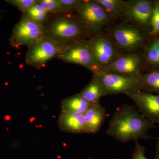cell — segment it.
I'll return each instance as SVG.
<instances>
[{"instance_id":"3957f363","label":"cell","mask_w":159,"mask_h":159,"mask_svg":"<svg viewBox=\"0 0 159 159\" xmlns=\"http://www.w3.org/2000/svg\"><path fill=\"white\" fill-rule=\"evenodd\" d=\"M76 15L88 35L100 32L110 21L112 18L96 0L82 1L76 10Z\"/></svg>"},{"instance_id":"4fadbf2b","label":"cell","mask_w":159,"mask_h":159,"mask_svg":"<svg viewBox=\"0 0 159 159\" xmlns=\"http://www.w3.org/2000/svg\"><path fill=\"white\" fill-rule=\"evenodd\" d=\"M60 128L71 133H86L84 114L74 112L62 111L59 118Z\"/></svg>"},{"instance_id":"9a60e30c","label":"cell","mask_w":159,"mask_h":159,"mask_svg":"<svg viewBox=\"0 0 159 159\" xmlns=\"http://www.w3.org/2000/svg\"><path fill=\"white\" fill-rule=\"evenodd\" d=\"M150 37L144 48V62L155 70L159 69V35Z\"/></svg>"},{"instance_id":"5bb4252c","label":"cell","mask_w":159,"mask_h":159,"mask_svg":"<svg viewBox=\"0 0 159 159\" xmlns=\"http://www.w3.org/2000/svg\"><path fill=\"white\" fill-rule=\"evenodd\" d=\"M106 115V109L100 104L91 106L84 114L86 133H97L105 120Z\"/></svg>"},{"instance_id":"9c48e42d","label":"cell","mask_w":159,"mask_h":159,"mask_svg":"<svg viewBox=\"0 0 159 159\" xmlns=\"http://www.w3.org/2000/svg\"><path fill=\"white\" fill-rule=\"evenodd\" d=\"M57 58L65 62L82 66L93 74L99 70L89 40H80L68 46Z\"/></svg>"},{"instance_id":"30bf717a","label":"cell","mask_w":159,"mask_h":159,"mask_svg":"<svg viewBox=\"0 0 159 159\" xmlns=\"http://www.w3.org/2000/svg\"><path fill=\"white\" fill-rule=\"evenodd\" d=\"M154 1L130 0L125 1L124 17L129 22L144 30H151L150 20Z\"/></svg>"},{"instance_id":"44dd1931","label":"cell","mask_w":159,"mask_h":159,"mask_svg":"<svg viewBox=\"0 0 159 159\" xmlns=\"http://www.w3.org/2000/svg\"><path fill=\"white\" fill-rule=\"evenodd\" d=\"M151 30L148 33L150 36L159 35V0L154 1L150 20Z\"/></svg>"},{"instance_id":"2e32d148","label":"cell","mask_w":159,"mask_h":159,"mask_svg":"<svg viewBox=\"0 0 159 159\" xmlns=\"http://www.w3.org/2000/svg\"><path fill=\"white\" fill-rule=\"evenodd\" d=\"M92 105L83 97L80 93L66 98L61 102L62 111L82 114H84Z\"/></svg>"},{"instance_id":"8992f818","label":"cell","mask_w":159,"mask_h":159,"mask_svg":"<svg viewBox=\"0 0 159 159\" xmlns=\"http://www.w3.org/2000/svg\"><path fill=\"white\" fill-rule=\"evenodd\" d=\"M28 48L25 58L26 64L39 69L49 61L57 57L66 47L44 35Z\"/></svg>"},{"instance_id":"7c38bea8","label":"cell","mask_w":159,"mask_h":159,"mask_svg":"<svg viewBox=\"0 0 159 159\" xmlns=\"http://www.w3.org/2000/svg\"><path fill=\"white\" fill-rule=\"evenodd\" d=\"M142 116L152 123H159V95L139 91L127 94Z\"/></svg>"},{"instance_id":"603a6c76","label":"cell","mask_w":159,"mask_h":159,"mask_svg":"<svg viewBox=\"0 0 159 159\" xmlns=\"http://www.w3.org/2000/svg\"><path fill=\"white\" fill-rule=\"evenodd\" d=\"M6 2L24 13L27 9L36 4L38 0H10Z\"/></svg>"},{"instance_id":"4316f807","label":"cell","mask_w":159,"mask_h":159,"mask_svg":"<svg viewBox=\"0 0 159 159\" xmlns=\"http://www.w3.org/2000/svg\"></svg>"},{"instance_id":"d4e9b609","label":"cell","mask_w":159,"mask_h":159,"mask_svg":"<svg viewBox=\"0 0 159 159\" xmlns=\"http://www.w3.org/2000/svg\"><path fill=\"white\" fill-rule=\"evenodd\" d=\"M134 150L131 159H147L145 155V148L143 147L136 140Z\"/></svg>"},{"instance_id":"5b68a950","label":"cell","mask_w":159,"mask_h":159,"mask_svg":"<svg viewBox=\"0 0 159 159\" xmlns=\"http://www.w3.org/2000/svg\"><path fill=\"white\" fill-rule=\"evenodd\" d=\"M103 89L104 96L118 94L125 95L142 91L141 80L139 78L99 70L93 74Z\"/></svg>"},{"instance_id":"ba28073f","label":"cell","mask_w":159,"mask_h":159,"mask_svg":"<svg viewBox=\"0 0 159 159\" xmlns=\"http://www.w3.org/2000/svg\"><path fill=\"white\" fill-rule=\"evenodd\" d=\"M89 40L99 70L108 66L119 55V49L109 34L99 32Z\"/></svg>"},{"instance_id":"ac0fdd59","label":"cell","mask_w":159,"mask_h":159,"mask_svg":"<svg viewBox=\"0 0 159 159\" xmlns=\"http://www.w3.org/2000/svg\"><path fill=\"white\" fill-rule=\"evenodd\" d=\"M140 80L142 91L159 95V69L142 74Z\"/></svg>"},{"instance_id":"ffe728a7","label":"cell","mask_w":159,"mask_h":159,"mask_svg":"<svg viewBox=\"0 0 159 159\" xmlns=\"http://www.w3.org/2000/svg\"><path fill=\"white\" fill-rule=\"evenodd\" d=\"M23 13L38 24L44 25L48 19V12L37 2Z\"/></svg>"},{"instance_id":"277c9868","label":"cell","mask_w":159,"mask_h":159,"mask_svg":"<svg viewBox=\"0 0 159 159\" xmlns=\"http://www.w3.org/2000/svg\"><path fill=\"white\" fill-rule=\"evenodd\" d=\"M109 34L118 49L126 52H133L145 48L148 40L145 31L131 23L118 25Z\"/></svg>"},{"instance_id":"7a4b0ae2","label":"cell","mask_w":159,"mask_h":159,"mask_svg":"<svg viewBox=\"0 0 159 159\" xmlns=\"http://www.w3.org/2000/svg\"><path fill=\"white\" fill-rule=\"evenodd\" d=\"M44 27L45 36L66 47L88 35L77 16L66 13L54 19Z\"/></svg>"},{"instance_id":"d6986e66","label":"cell","mask_w":159,"mask_h":159,"mask_svg":"<svg viewBox=\"0 0 159 159\" xmlns=\"http://www.w3.org/2000/svg\"><path fill=\"white\" fill-rule=\"evenodd\" d=\"M112 18L124 16L125 1L121 0H96Z\"/></svg>"},{"instance_id":"484cf974","label":"cell","mask_w":159,"mask_h":159,"mask_svg":"<svg viewBox=\"0 0 159 159\" xmlns=\"http://www.w3.org/2000/svg\"><path fill=\"white\" fill-rule=\"evenodd\" d=\"M154 159H159V138L157 142L156 148L155 157Z\"/></svg>"},{"instance_id":"6da1fadb","label":"cell","mask_w":159,"mask_h":159,"mask_svg":"<svg viewBox=\"0 0 159 159\" xmlns=\"http://www.w3.org/2000/svg\"><path fill=\"white\" fill-rule=\"evenodd\" d=\"M154 128V124L142 116L135 107L124 103L115 111L107 134L121 143H125L152 138L148 132Z\"/></svg>"},{"instance_id":"52a82bcc","label":"cell","mask_w":159,"mask_h":159,"mask_svg":"<svg viewBox=\"0 0 159 159\" xmlns=\"http://www.w3.org/2000/svg\"><path fill=\"white\" fill-rule=\"evenodd\" d=\"M45 35L43 25L38 24L23 15L18 23L12 29L10 45L14 48L29 46Z\"/></svg>"},{"instance_id":"cb8c5ba5","label":"cell","mask_w":159,"mask_h":159,"mask_svg":"<svg viewBox=\"0 0 159 159\" xmlns=\"http://www.w3.org/2000/svg\"><path fill=\"white\" fill-rule=\"evenodd\" d=\"M64 13L76 11L82 1L80 0H58Z\"/></svg>"},{"instance_id":"8fae6325","label":"cell","mask_w":159,"mask_h":159,"mask_svg":"<svg viewBox=\"0 0 159 159\" xmlns=\"http://www.w3.org/2000/svg\"><path fill=\"white\" fill-rule=\"evenodd\" d=\"M143 56L138 53L119 54L111 63L102 70L141 79Z\"/></svg>"},{"instance_id":"e0dca14e","label":"cell","mask_w":159,"mask_h":159,"mask_svg":"<svg viewBox=\"0 0 159 159\" xmlns=\"http://www.w3.org/2000/svg\"><path fill=\"white\" fill-rule=\"evenodd\" d=\"M80 94L88 102L93 105L99 104L100 98L104 96L103 89L100 83L93 76L90 82Z\"/></svg>"},{"instance_id":"7402d4cb","label":"cell","mask_w":159,"mask_h":159,"mask_svg":"<svg viewBox=\"0 0 159 159\" xmlns=\"http://www.w3.org/2000/svg\"><path fill=\"white\" fill-rule=\"evenodd\" d=\"M38 3L48 13H63L58 0H39Z\"/></svg>"}]
</instances>
